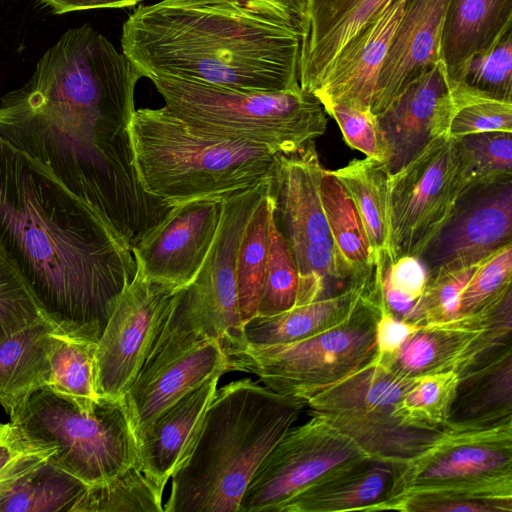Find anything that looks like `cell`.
<instances>
[{
    "mask_svg": "<svg viewBox=\"0 0 512 512\" xmlns=\"http://www.w3.org/2000/svg\"><path fill=\"white\" fill-rule=\"evenodd\" d=\"M136 72L102 34L68 29L0 100V137L91 205L132 247L171 208L142 186L128 126Z\"/></svg>",
    "mask_w": 512,
    "mask_h": 512,
    "instance_id": "obj_1",
    "label": "cell"
},
{
    "mask_svg": "<svg viewBox=\"0 0 512 512\" xmlns=\"http://www.w3.org/2000/svg\"><path fill=\"white\" fill-rule=\"evenodd\" d=\"M0 250L62 334L95 343L136 272L130 244L2 137Z\"/></svg>",
    "mask_w": 512,
    "mask_h": 512,
    "instance_id": "obj_2",
    "label": "cell"
},
{
    "mask_svg": "<svg viewBox=\"0 0 512 512\" xmlns=\"http://www.w3.org/2000/svg\"><path fill=\"white\" fill-rule=\"evenodd\" d=\"M122 52L143 77L230 89L299 88L300 36L230 0H160L124 22Z\"/></svg>",
    "mask_w": 512,
    "mask_h": 512,
    "instance_id": "obj_3",
    "label": "cell"
},
{
    "mask_svg": "<svg viewBox=\"0 0 512 512\" xmlns=\"http://www.w3.org/2000/svg\"><path fill=\"white\" fill-rule=\"evenodd\" d=\"M305 402L250 378L216 390L197 440L172 475L165 512H239L260 464Z\"/></svg>",
    "mask_w": 512,
    "mask_h": 512,
    "instance_id": "obj_4",
    "label": "cell"
},
{
    "mask_svg": "<svg viewBox=\"0 0 512 512\" xmlns=\"http://www.w3.org/2000/svg\"><path fill=\"white\" fill-rule=\"evenodd\" d=\"M143 188L166 205L222 199L275 176L281 153L202 132L165 105L135 110L128 126Z\"/></svg>",
    "mask_w": 512,
    "mask_h": 512,
    "instance_id": "obj_5",
    "label": "cell"
},
{
    "mask_svg": "<svg viewBox=\"0 0 512 512\" xmlns=\"http://www.w3.org/2000/svg\"><path fill=\"white\" fill-rule=\"evenodd\" d=\"M165 106L188 125L211 135L293 153L324 134L327 113L301 87L285 91L230 89L173 77L150 78Z\"/></svg>",
    "mask_w": 512,
    "mask_h": 512,
    "instance_id": "obj_6",
    "label": "cell"
},
{
    "mask_svg": "<svg viewBox=\"0 0 512 512\" xmlns=\"http://www.w3.org/2000/svg\"><path fill=\"white\" fill-rule=\"evenodd\" d=\"M390 464L394 477L385 510L449 500L512 503V421L444 427L423 450Z\"/></svg>",
    "mask_w": 512,
    "mask_h": 512,
    "instance_id": "obj_7",
    "label": "cell"
},
{
    "mask_svg": "<svg viewBox=\"0 0 512 512\" xmlns=\"http://www.w3.org/2000/svg\"><path fill=\"white\" fill-rule=\"evenodd\" d=\"M381 275L341 323L296 342L223 349L231 371L259 377L271 390L306 402L371 362L380 314Z\"/></svg>",
    "mask_w": 512,
    "mask_h": 512,
    "instance_id": "obj_8",
    "label": "cell"
},
{
    "mask_svg": "<svg viewBox=\"0 0 512 512\" xmlns=\"http://www.w3.org/2000/svg\"><path fill=\"white\" fill-rule=\"evenodd\" d=\"M29 436L53 444L49 459L87 485L139 464L138 446L124 398L99 397L89 411L48 387L30 394L10 414Z\"/></svg>",
    "mask_w": 512,
    "mask_h": 512,
    "instance_id": "obj_9",
    "label": "cell"
},
{
    "mask_svg": "<svg viewBox=\"0 0 512 512\" xmlns=\"http://www.w3.org/2000/svg\"><path fill=\"white\" fill-rule=\"evenodd\" d=\"M415 379L372 360L311 397L306 405L311 414L349 436L371 458L392 463L417 454L440 431L405 426L394 414Z\"/></svg>",
    "mask_w": 512,
    "mask_h": 512,
    "instance_id": "obj_10",
    "label": "cell"
},
{
    "mask_svg": "<svg viewBox=\"0 0 512 512\" xmlns=\"http://www.w3.org/2000/svg\"><path fill=\"white\" fill-rule=\"evenodd\" d=\"M323 167L314 141L280 154L273 181L275 214L299 273L297 304L327 296L328 281L352 279L340 258L320 198Z\"/></svg>",
    "mask_w": 512,
    "mask_h": 512,
    "instance_id": "obj_11",
    "label": "cell"
},
{
    "mask_svg": "<svg viewBox=\"0 0 512 512\" xmlns=\"http://www.w3.org/2000/svg\"><path fill=\"white\" fill-rule=\"evenodd\" d=\"M467 189L453 138L434 139L389 175V258L419 257Z\"/></svg>",
    "mask_w": 512,
    "mask_h": 512,
    "instance_id": "obj_12",
    "label": "cell"
},
{
    "mask_svg": "<svg viewBox=\"0 0 512 512\" xmlns=\"http://www.w3.org/2000/svg\"><path fill=\"white\" fill-rule=\"evenodd\" d=\"M273 181H262L220 201L219 224L209 252L194 280L176 295V302L198 321L208 338L218 339L222 348L243 341L237 253L245 227L271 192Z\"/></svg>",
    "mask_w": 512,
    "mask_h": 512,
    "instance_id": "obj_13",
    "label": "cell"
},
{
    "mask_svg": "<svg viewBox=\"0 0 512 512\" xmlns=\"http://www.w3.org/2000/svg\"><path fill=\"white\" fill-rule=\"evenodd\" d=\"M371 458L354 440L312 414L290 428L258 467L239 512H274L309 485L334 470Z\"/></svg>",
    "mask_w": 512,
    "mask_h": 512,
    "instance_id": "obj_14",
    "label": "cell"
},
{
    "mask_svg": "<svg viewBox=\"0 0 512 512\" xmlns=\"http://www.w3.org/2000/svg\"><path fill=\"white\" fill-rule=\"evenodd\" d=\"M179 288L147 279L136 268L96 344L95 391L122 398L140 373Z\"/></svg>",
    "mask_w": 512,
    "mask_h": 512,
    "instance_id": "obj_15",
    "label": "cell"
},
{
    "mask_svg": "<svg viewBox=\"0 0 512 512\" xmlns=\"http://www.w3.org/2000/svg\"><path fill=\"white\" fill-rule=\"evenodd\" d=\"M509 244L512 179L466 189L418 259L428 276L477 265Z\"/></svg>",
    "mask_w": 512,
    "mask_h": 512,
    "instance_id": "obj_16",
    "label": "cell"
},
{
    "mask_svg": "<svg viewBox=\"0 0 512 512\" xmlns=\"http://www.w3.org/2000/svg\"><path fill=\"white\" fill-rule=\"evenodd\" d=\"M221 202L201 199L172 206L133 246L136 268L147 279L183 288L199 272L213 243Z\"/></svg>",
    "mask_w": 512,
    "mask_h": 512,
    "instance_id": "obj_17",
    "label": "cell"
},
{
    "mask_svg": "<svg viewBox=\"0 0 512 512\" xmlns=\"http://www.w3.org/2000/svg\"><path fill=\"white\" fill-rule=\"evenodd\" d=\"M512 297L492 313L459 315L423 324L404 343L387 369L406 377L459 373L482 354L511 339Z\"/></svg>",
    "mask_w": 512,
    "mask_h": 512,
    "instance_id": "obj_18",
    "label": "cell"
},
{
    "mask_svg": "<svg viewBox=\"0 0 512 512\" xmlns=\"http://www.w3.org/2000/svg\"><path fill=\"white\" fill-rule=\"evenodd\" d=\"M454 109L453 83L441 59L413 78L378 116L388 145L390 174L434 139L448 135Z\"/></svg>",
    "mask_w": 512,
    "mask_h": 512,
    "instance_id": "obj_19",
    "label": "cell"
},
{
    "mask_svg": "<svg viewBox=\"0 0 512 512\" xmlns=\"http://www.w3.org/2000/svg\"><path fill=\"white\" fill-rule=\"evenodd\" d=\"M231 371L218 339H202L142 369L123 396L136 439L163 411L214 375Z\"/></svg>",
    "mask_w": 512,
    "mask_h": 512,
    "instance_id": "obj_20",
    "label": "cell"
},
{
    "mask_svg": "<svg viewBox=\"0 0 512 512\" xmlns=\"http://www.w3.org/2000/svg\"><path fill=\"white\" fill-rule=\"evenodd\" d=\"M406 0L389 1L338 53L313 93L330 101L372 109L377 81Z\"/></svg>",
    "mask_w": 512,
    "mask_h": 512,
    "instance_id": "obj_21",
    "label": "cell"
},
{
    "mask_svg": "<svg viewBox=\"0 0 512 512\" xmlns=\"http://www.w3.org/2000/svg\"><path fill=\"white\" fill-rule=\"evenodd\" d=\"M452 0H406L377 81L371 111L379 116L406 85L443 59L442 42Z\"/></svg>",
    "mask_w": 512,
    "mask_h": 512,
    "instance_id": "obj_22",
    "label": "cell"
},
{
    "mask_svg": "<svg viewBox=\"0 0 512 512\" xmlns=\"http://www.w3.org/2000/svg\"><path fill=\"white\" fill-rule=\"evenodd\" d=\"M391 0H308L298 81L314 93L341 49Z\"/></svg>",
    "mask_w": 512,
    "mask_h": 512,
    "instance_id": "obj_23",
    "label": "cell"
},
{
    "mask_svg": "<svg viewBox=\"0 0 512 512\" xmlns=\"http://www.w3.org/2000/svg\"><path fill=\"white\" fill-rule=\"evenodd\" d=\"M221 375H214L163 411L137 439L143 473L161 488L190 454Z\"/></svg>",
    "mask_w": 512,
    "mask_h": 512,
    "instance_id": "obj_24",
    "label": "cell"
},
{
    "mask_svg": "<svg viewBox=\"0 0 512 512\" xmlns=\"http://www.w3.org/2000/svg\"><path fill=\"white\" fill-rule=\"evenodd\" d=\"M512 421L511 339L458 373L445 427L480 429Z\"/></svg>",
    "mask_w": 512,
    "mask_h": 512,
    "instance_id": "obj_25",
    "label": "cell"
},
{
    "mask_svg": "<svg viewBox=\"0 0 512 512\" xmlns=\"http://www.w3.org/2000/svg\"><path fill=\"white\" fill-rule=\"evenodd\" d=\"M393 477L390 463L365 458L325 475L274 512L384 511Z\"/></svg>",
    "mask_w": 512,
    "mask_h": 512,
    "instance_id": "obj_26",
    "label": "cell"
},
{
    "mask_svg": "<svg viewBox=\"0 0 512 512\" xmlns=\"http://www.w3.org/2000/svg\"><path fill=\"white\" fill-rule=\"evenodd\" d=\"M377 264L353 278L339 293L297 304L272 316H254L243 324V342L271 346L296 342L334 327L348 317L360 297L375 283Z\"/></svg>",
    "mask_w": 512,
    "mask_h": 512,
    "instance_id": "obj_27",
    "label": "cell"
},
{
    "mask_svg": "<svg viewBox=\"0 0 512 512\" xmlns=\"http://www.w3.org/2000/svg\"><path fill=\"white\" fill-rule=\"evenodd\" d=\"M58 333L41 318L0 342V406L8 414L49 385L50 353Z\"/></svg>",
    "mask_w": 512,
    "mask_h": 512,
    "instance_id": "obj_28",
    "label": "cell"
},
{
    "mask_svg": "<svg viewBox=\"0 0 512 512\" xmlns=\"http://www.w3.org/2000/svg\"><path fill=\"white\" fill-rule=\"evenodd\" d=\"M512 32V0H452L444 30L442 53L449 77L455 80L466 63Z\"/></svg>",
    "mask_w": 512,
    "mask_h": 512,
    "instance_id": "obj_29",
    "label": "cell"
},
{
    "mask_svg": "<svg viewBox=\"0 0 512 512\" xmlns=\"http://www.w3.org/2000/svg\"><path fill=\"white\" fill-rule=\"evenodd\" d=\"M352 198L367 233L374 262L389 257L388 179L386 163L373 158L354 159L331 171ZM390 259V258H389Z\"/></svg>",
    "mask_w": 512,
    "mask_h": 512,
    "instance_id": "obj_30",
    "label": "cell"
},
{
    "mask_svg": "<svg viewBox=\"0 0 512 512\" xmlns=\"http://www.w3.org/2000/svg\"><path fill=\"white\" fill-rule=\"evenodd\" d=\"M87 487L48 458L0 492V512H73Z\"/></svg>",
    "mask_w": 512,
    "mask_h": 512,
    "instance_id": "obj_31",
    "label": "cell"
},
{
    "mask_svg": "<svg viewBox=\"0 0 512 512\" xmlns=\"http://www.w3.org/2000/svg\"><path fill=\"white\" fill-rule=\"evenodd\" d=\"M320 198L335 248L351 278L370 271L374 254L358 210L339 179L323 170Z\"/></svg>",
    "mask_w": 512,
    "mask_h": 512,
    "instance_id": "obj_32",
    "label": "cell"
},
{
    "mask_svg": "<svg viewBox=\"0 0 512 512\" xmlns=\"http://www.w3.org/2000/svg\"><path fill=\"white\" fill-rule=\"evenodd\" d=\"M275 199L271 192L255 209L243 232L236 260V283L242 323L257 314L267 269Z\"/></svg>",
    "mask_w": 512,
    "mask_h": 512,
    "instance_id": "obj_33",
    "label": "cell"
},
{
    "mask_svg": "<svg viewBox=\"0 0 512 512\" xmlns=\"http://www.w3.org/2000/svg\"><path fill=\"white\" fill-rule=\"evenodd\" d=\"M96 344L58 333L50 353L47 387L84 411L91 410L99 398L95 391Z\"/></svg>",
    "mask_w": 512,
    "mask_h": 512,
    "instance_id": "obj_34",
    "label": "cell"
},
{
    "mask_svg": "<svg viewBox=\"0 0 512 512\" xmlns=\"http://www.w3.org/2000/svg\"><path fill=\"white\" fill-rule=\"evenodd\" d=\"M163 491L136 464L113 478L88 485L73 512H164Z\"/></svg>",
    "mask_w": 512,
    "mask_h": 512,
    "instance_id": "obj_35",
    "label": "cell"
},
{
    "mask_svg": "<svg viewBox=\"0 0 512 512\" xmlns=\"http://www.w3.org/2000/svg\"><path fill=\"white\" fill-rule=\"evenodd\" d=\"M458 382V373L445 371L416 377L395 408L405 426L439 431L446 425Z\"/></svg>",
    "mask_w": 512,
    "mask_h": 512,
    "instance_id": "obj_36",
    "label": "cell"
},
{
    "mask_svg": "<svg viewBox=\"0 0 512 512\" xmlns=\"http://www.w3.org/2000/svg\"><path fill=\"white\" fill-rule=\"evenodd\" d=\"M453 140L467 189L512 179V132L468 134Z\"/></svg>",
    "mask_w": 512,
    "mask_h": 512,
    "instance_id": "obj_37",
    "label": "cell"
},
{
    "mask_svg": "<svg viewBox=\"0 0 512 512\" xmlns=\"http://www.w3.org/2000/svg\"><path fill=\"white\" fill-rule=\"evenodd\" d=\"M512 244L481 262L464 287L459 315L492 313L512 297Z\"/></svg>",
    "mask_w": 512,
    "mask_h": 512,
    "instance_id": "obj_38",
    "label": "cell"
},
{
    "mask_svg": "<svg viewBox=\"0 0 512 512\" xmlns=\"http://www.w3.org/2000/svg\"><path fill=\"white\" fill-rule=\"evenodd\" d=\"M299 273L276 219L271 225L269 256L256 316H272L296 305Z\"/></svg>",
    "mask_w": 512,
    "mask_h": 512,
    "instance_id": "obj_39",
    "label": "cell"
},
{
    "mask_svg": "<svg viewBox=\"0 0 512 512\" xmlns=\"http://www.w3.org/2000/svg\"><path fill=\"white\" fill-rule=\"evenodd\" d=\"M452 82L455 109L449 124V137L493 131L512 132V102L489 98L460 81Z\"/></svg>",
    "mask_w": 512,
    "mask_h": 512,
    "instance_id": "obj_40",
    "label": "cell"
},
{
    "mask_svg": "<svg viewBox=\"0 0 512 512\" xmlns=\"http://www.w3.org/2000/svg\"><path fill=\"white\" fill-rule=\"evenodd\" d=\"M455 80L486 97L512 102V32L471 58Z\"/></svg>",
    "mask_w": 512,
    "mask_h": 512,
    "instance_id": "obj_41",
    "label": "cell"
},
{
    "mask_svg": "<svg viewBox=\"0 0 512 512\" xmlns=\"http://www.w3.org/2000/svg\"><path fill=\"white\" fill-rule=\"evenodd\" d=\"M381 298L398 318L411 322L413 310L427 282V272L414 256L381 260Z\"/></svg>",
    "mask_w": 512,
    "mask_h": 512,
    "instance_id": "obj_42",
    "label": "cell"
},
{
    "mask_svg": "<svg viewBox=\"0 0 512 512\" xmlns=\"http://www.w3.org/2000/svg\"><path fill=\"white\" fill-rule=\"evenodd\" d=\"M479 264L455 270H440L428 275L411 322L423 325L459 316L461 293Z\"/></svg>",
    "mask_w": 512,
    "mask_h": 512,
    "instance_id": "obj_43",
    "label": "cell"
},
{
    "mask_svg": "<svg viewBox=\"0 0 512 512\" xmlns=\"http://www.w3.org/2000/svg\"><path fill=\"white\" fill-rule=\"evenodd\" d=\"M41 318L28 285L0 250V342Z\"/></svg>",
    "mask_w": 512,
    "mask_h": 512,
    "instance_id": "obj_44",
    "label": "cell"
},
{
    "mask_svg": "<svg viewBox=\"0 0 512 512\" xmlns=\"http://www.w3.org/2000/svg\"><path fill=\"white\" fill-rule=\"evenodd\" d=\"M322 105L341 129L345 142L366 157L387 163L389 150L378 116L370 109H361L337 102Z\"/></svg>",
    "mask_w": 512,
    "mask_h": 512,
    "instance_id": "obj_45",
    "label": "cell"
},
{
    "mask_svg": "<svg viewBox=\"0 0 512 512\" xmlns=\"http://www.w3.org/2000/svg\"><path fill=\"white\" fill-rule=\"evenodd\" d=\"M54 453L53 444L29 436L17 424H0V492Z\"/></svg>",
    "mask_w": 512,
    "mask_h": 512,
    "instance_id": "obj_46",
    "label": "cell"
},
{
    "mask_svg": "<svg viewBox=\"0 0 512 512\" xmlns=\"http://www.w3.org/2000/svg\"><path fill=\"white\" fill-rule=\"evenodd\" d=\"M413 322L398 318L380 300V314L376 323V353L373 361L387 368L404 343L420 328Z\"/></svg>",
    "mask_w": 512,
    "mask_h": 512,
    "instance_id": "obj_47",
    "label": "cell"
},
{
    "mask_svg": "<svg viewBox=\"0 0 512 512\" xmlns=\"http://www.w3.org/2000/svg\"><path fill=\"white\" fill-rule=\"evenodd\" d=\"M405 512H512V503L491 500H449L409 506Z\"/></svg>",
    "mask_w": 512,
    "mask_h": 512,
    "instance_id": "obj_48",
    "label": "cell"
},
{
    "mask_svg": "<svg viewBox=\"0 0 512 512\" xmlns=\"http://www.w3.org/2000/svg\"><path fill=\"white\" fill-rule=\"evenodd\" d=\"M56 14L73 11L124 8L134 6L144 0H39Z\"/></svg>",
    "mask_w": 512,
    "mask_h": 512,
    "instance_id": "obj_49",
    "label": "cell"
}]
</instances>
